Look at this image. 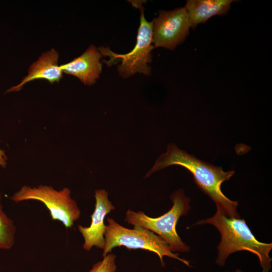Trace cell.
Returning <instances> with one entry per match:
<instances>
[{"label": "cell", "instance_id": "obj_2", "mask_svg": "<svg viewBox=\"0 0 272 272\" xmlns=\"http://www.w3.org/2000/svg\"><path fill=\"white\" fill-rule=\"evenodd\" d=\"M204 224L215 226L221 235L215 260L218 265L224 266L229 256L235 252L247 251L257 256L262 272L271 269L272 243L257 240L244 219L228 218L217 211L213 216L199 220L192 226Z\"/></svg>", "mask_w": 272, "mask_h": 272}, {"label": "cell", "instance_id": "obj_1", "mask_svg": "<svg viewBox=\"0 0 272 272\" xmlns=\"http://www.w3.org/2000/svg\"><path fill=\"white\" fill-rule=\"evenodd\" d=\"M173 165L181 166L190 172L197 187L215 202L217 211L228 218L240 217L237 210L238 202L228 198L221 190L222 184L234 175V170L224 171L221 167L201 160L170 143L166 152L157 158L145 177Z\"/></svg>", "mask_w": 272, "mask_h": 272}, {"label": "cell", "instance_id": "obj_6", "mask_svg": "<svg viewBox=\"0 0 272 272\" xmlns=\"http://www.w3.org/2000/svg\"><path fill=\"white\" fill-rule=\"evenodd\" d=\"M10 198L15 202L29 200L42 202L48 210L52 220L60 222L66 228H71L81 214L67 187L57 190L46 185L34 187L24 185L14 193Z\"/></svg>", "mask_w": 272, "mask_h": 272}, {"label": "cell", "instance_id": "obj_8", "mask_svg": "<svg viewBox=\"0 0 272 272\" xmlns=\"http://www.w3.org/2000/svg\"><path fill=\"white\" fill-rule=\"evenodd\" d=\"M108 192L104 189L95 191V204L93 213L91 216V224L88 227L78 225V229L84 239L83 248L89 251L93 247L103 250L105 246L104 234L106 216L115 209L108 199Z\"/></svg>", "mask_w": 272, "mask_h": 272}, {"label": "cell", "instance_id": "obj_5", "mask_svg": "<svg viewBox=\"0 0 272 272\" xmlns=\"http://www.w3.org/2000/svg\"><path fill=\"white\" fill-rule=\"evenodd\" d=\"M130 2L133 7L141 12L140 24L138 29L137 42L133 48L125 54H117L109 48L100 47L99 51L103 56H108L109 60H103L108 66L121 62L117 67L119 76L124 78L129 77L136 73L149 76L151 69L148 65L152 61L151 50L154 48L152 43V22H148L145 18L143 1Z\"/></svg>", "mask_w": 272, "mask_h": 272}, {"label": "cell", "instance_id": "obj_9", "mask_svg": "<svg viewBox=\"0 0 272 272\" xmlns=\"http://www.w3.org/2000/svg\"><path fill=\"white\" fill-rule=\"evenodd\" d=\"M102 56L99 50L91 45L80 56L60 66L63 73L76 77L85 85H92L102 72Z\"/></svg>", "mask_w": 272, "mask_h": 272}, {"label": "cell", "instance_id": "obj_4", "mask_svg": "<svg viewBox=\"0 0 272 272\" xmlns=\"http://www.w3.org/2000/svg\"><path fill=\"white\" fill-rule=\"evenodd\" d=\"M107 221L103 257L111 253L115 247L124 246L129 249H143L155 253L158 256L162 266L165 264V256L190 266L189 261L174 253L168 244L154 232L139 226H133V229L125 228L111 218H108Z\"/></svg>", "mask_w": 272, "mask_h": 272}, {"label": "cell", "instance_id": "obj_13", "mask_svg": "<svg viewBox=\"0 0 272 272\" xmlns=\"http://www.w3.org/2000/svg\"><path fill=\"white\" fill-rule=\"evenodd\" d=\"M116 255L110 253L103 257L102 260L95 263L89 272H115Z\"/></svg>", "mask_w": 272, "mask_h": 272}, {"label": "cell", "instance_id": "obj_11", "mask_svg": "<svg viewBox=\"0 0 272 272\" xmlns=\"http://www.w3.org/2000/svg\"><path fill=\"white\" fill-rule=\"evenodd\" d=\"M233 0H188L185 8L193 29L216 15H225L230 9Z\"/></svg>", "mask_w": 272, "mask_h": 272}, {"label": "cell", "instance_id": "obj_3", "mask_svg": "<svg viewBox=\"0 0 272 272\" xmlns=\"http://www.w3.org/2000/svg\"><path fill=\"white\" fill-rule=\"evenodd\" d=\"M170 199L173 202L171 208L160 217L152 218L142 211L128 210L125 213V221L158 235L168 244L172 252H188L190 247L179 237L176 227L179 218L188 213L190 200L181 188L174 192Z\"/></svg>", "mask_w": 272, "mask_h": 272}, {"label": "cell", "instance_id": "obj_14", "mask_svg": "<svg viewBox=\"0 0 272 272\" xmlns=\"http://www.w3.org/2000/svg\"><path fill=\"white\" fill-rule=\"evenodd\" d=\"M8 158L5 151L0 148V168H5L7 167Z\"/></svg>", "mask_w": 272, "mask_h": 272}, {"label": "cell", "instance_id": "obj_12", "mask_svg": "<svg viewBox=\"0 0 272 272\" xmlns=\"http://www.w3.org/2000/svg\"><path fill=\"white\" fill-rule=\"evenodd\" d=\"M0 192V250L11 249L15 244L16 227L4 211Z\"/></svg>", "mask_w": 272, "mask_h": 272}, {"label": "cell", "instance_id": "obj_7", "mask_svg": "<svg viewBox=\"0 0 272 272\" xmlns=\"http://www.w3.org/2000/svg\"><path fill=\"white\" fill-rule=\"evenodd\" d=\"M152 21L154 48L162 47L173 50L189 34V19L185 7L174 10L159 11Z\"/></svg>", "mask_w": 272, "mask_h": 272}, {"label": "cell", "instance_id": "obj_10", "mask_svg": "<svg viewBox=\"0 0 272 272\" xmlns=\"http://www.w3.org/2000/svg\"><path fill=\"white\" fill-rule=\"evenodd\" d=\"M59 54L54 49L42 53L30 66L28 75L17 85L8 89L6 93L18 92L27 83L36 80H45L51 84L59 82L63 72L58 64Z\"/></svg>", "mask_w": 272, "mask_h": 272}, {"label": "cell", "instance_id": "obj_15", "mask_svg": "<svg viewBox=\"0 0 272 272\" xmlns=\"http://www.w3.org/2000/svg\"><path fill=\"white\" fill-rule=\"evenodd\" d=\"M218 272H220V271H218ZM223 272H230V271H223ZM233 272H244L242 270H241V269H237L236 270H235Z\"/></svg>", "mask_w": 272, "mask_h": 272}]
</instances>
